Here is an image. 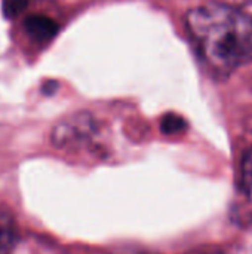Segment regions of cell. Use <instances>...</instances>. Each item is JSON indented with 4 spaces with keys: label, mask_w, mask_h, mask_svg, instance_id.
I'll list each match as a JSON object with an SVG mask.
<instances>
[{
    "label": "cell",
    "mask_w": 252,
    "mask_h": 254,
    "mask_svg": "<svg viewBox=\"0 0 252 254\" xmlns=\"http://www.w3.org/2000/svg\"><path fill=\"white\" fill-rule=\"evenodd\" d=\"M189 36L209 70L230 74L252 61V15L223 3H209L187 12Z\"/></svg>",
    "instance_id": "obj_1"
},
{
    "label": "cell",
    "mask_w": 252,
    "mask_h": 254,
    "mask_svg": "<svg viewBox=\"0 0 252 254\" xmlns=\"http://www.w3.org/2000/svg\"><path fill=\"white\" fill-rule=\"evenodd\" d=\"M97 132V119L89 112H79L61 119L52 128L50 141L59 150H79L88 147Z\"/></svg>",
    "instance_id": "obj_2"
},
{
    "label": "cell",
    "mask_w": 252,
    "mask_h": 254,
    "mask_svg": "<svg viewBox=\"0 0 252 254\" xmlns=\"http://www.w3.org/2000/svg\"><path fill=\"white\" fill-rule=\"evenodd\" d=\"M235 219L241 223L252 222V149L242 159L241 174L238 182V192L235 201Z\"/></svg>",
    "instance_id": "obj_3"
},
{
    "label": "cell",
    "mask_w": 252,
    "mask_h": 254,
    "mask_svg": "<svg viewBox=\"0 0 252 254\" xmlns=\"http://www.w3.org/2000/svg\"><path fill=\"white\" fill-rule=\"evenodd\" d=\"M18 228L12 213L0 207V254H10L16 244Z\"/></svg>",
    "instance_id": "obj_4"
},
{
    "label": "cell",
    "mask_w": 252,
    "mask_h": 254,
    "mask_svg": "<svg viewBox=\"0 0 252 254\" xmlns=\"http://www.w3.org/2000/svg\"><path fill=\"white\" fill-rule=\"evenodd\" d=\"M25 28L27 33L36 39L37 42H45L49 40L55 31H56V25L53 21H50L49 18L43 16V15H37V16H30L25 21Z\"/></svg>",
    "instance_id": "obj_5"
},
{
    "label": "cell",
    "mask_w": 252,
    "mask_h": 254,
    "mask_svg": "<svg viewBox=\"0 0 252 254\" xmlns=\"http://www.w3.org/2000/svg\"><path fill=\"white\" fill-rule=\"evenodd\" d=\"M186 127L184 121L178 116H166L162 122V131L165 134H177Z\"/></svg>",
    "instance_id": "obj_6"
},
{
    "label": "cell",
    "mask_w": 252,
    "mask_h": 254,
    "mask_svg": "<svg viewBox=\"0 0 252 254\" xmlns=\"http://www.w3.org/2000/svg\"><path fill=\"white\" fill-rule=\"evenodd\" d=\"M251 0H217V3H223V4H229V6H235V7H244Z\"/></svg>",
    "instance_id": "obj_7"
}]
</instances>
